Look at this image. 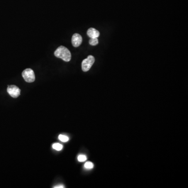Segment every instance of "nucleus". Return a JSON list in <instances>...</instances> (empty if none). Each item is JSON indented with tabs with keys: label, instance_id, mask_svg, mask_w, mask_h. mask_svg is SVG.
<instances>
[{
	"label": "nucleus",
	"instance_id": "nucleus-1",
	"mask_svg": "<svg viewBox=\"0 0 188 188\" xmlns=\"http://www.w3.org/2000/svg\"><path fill=\"white\" fill-rule=\"evenodd\" d=\"M54 56L57 58H60L65 62H69L71 59V53L68 48L64 46H60L54 51Z\"/></svg>",
	"mask_w": 188,
	"mask_h": 188
},
{
	"label": "nucleus",
	"instance_id": "nucleus-6",
	"mask_svg": "<svg viewBox=\"0 0 188 188\" xmlns=\"http://www.w3.org/2000/svg\"><path fill=\"white\" fill-rule=\"evenodd\" d=\"M87 34L90 38H98L100 35V33L98 31L94 28H90V29H88Z\"/></svg>",
	"mask_w": 188,
	"mask_h": 188
},
{
	"label": "nucleus",
	"instance_id": "nucleus-12",
	"mask_svg": "<svg viewBox=\"0 0 188 188\" xmlns=\"http://www.w3.org/2000/svg\"><path fill=\"white\" fill-rule=\"evenodd\" d=\"M54 188H65V186H63V185H58V186H54Z\"/></svg>",
	"mask_w": 188,
	"mask_h": 188
},
{
	"label": "nucleus",
	"instance_id": "nucleus-5",
	"mask_svg": "<svg viewBox=\"0 0 188 188\" xmlns=\"http://www.w3.org/2000/svg\"><path fill=\"white\" fill-rule=\"evenodd\" d=\"M82 43V37L80 34H74L72 38V44L73 47H78Z\"/></svg>",
	"mask_w": 188,
	"mask_h": 188
},
{
	"label": "nucleus",
	"instance_id": "nucleus-9",
	"mask_svg": "<svg viewBox=\"0 0 188 188\" xmlns=\"http://www.w3.org/2000/svg\"><path fill=\"white\" fill-rule=\"evenodd\" d=\"M59 139L60 141L63 142H68L69 141V138L67 136H63V135L60 134L59 136Z\"/></svg>",
	"mask_w": 188,
	"mask_h": 188
},
{
	"label": "nucleus",
	"instance_id": "nucleus-11",
	"mask_svg": "<svg viewBox=\"0 0 188 188\" xmlns=\"http://www.w3.org/2000/svg\"><path fill=\"white\" fill-rule=\"evenodd\" d=\"M78 161L80 162H83V161H86L87 157L86 156L84 155H80L78 156Z\"/></svg>",
	"mask_w": 188,
	"mask_h": 188
},
{
	"label": "nucleus",
	"instance_id": "nucleus-2",
	"mask_svg": "<svg viewBox=\"0 0 188 188\" xmlns=\"http://www.w3.org/2000/svg\"><path fill=\"white\" fill-rule=\"evenodd\" d=\"M95 62V58L92 56H89L87 58L83 60L81 63V68L84 72H87L90 70Z\"/></svg>",
	"mask_w": 188,
	"mask_h": 188
},
{
	"label": "nucleus",
	"instance_id": "nucleus-4",
	"mask_svg": "<svg viewBox=\"0 0 188 188\" xmlns=\"http://www.w3.org/2000/svg\"><path fill=\"white\" fill-rule=\"evenodd\" d=\"M7 92L13 98H17L20 95V90L15 85H10L7 87Z\"/></svg>",
	"mask_w": 188,
	"mask_h": 188
},
{
	"label": "nucleus",
	"instance_id": "nucleus-10",
	"mask_svg": "<svg viewBox=\"0 0 188 188\" xmlns=\"http://www.w3.org/2000/svg\"><path fill=\"white\" fill-rule=\"evenodd\" d=\"M84 167L86 169H92L94 167V164L92 162H86L84 165Z\"/></svg>",
	"mask_w": 188,
	"mask_h": 188
},
{
	"label": "nucleus",
	"instance_id": "nucleus-7",
	"mask_svg": "<svg viewBox=\"0 0 188 188\" xmlns=\"http://www.w3.org/2000/svg\"><path fill=\"white\" fill-rule=\"evenodd\" d=\"M52 148L53 149L56 151H60L62 150L63 148L62 145L60 143H54L52 145Z\"/></svg>",
	"mask_w": 188,
	"mask_h": 188
},
{
	"label": "nucleus",
	"instance_id": "nucleus-3",
	"mask_svg": "<svg viewBox=\"0 0 188 188\" xmlns=\"http://www.w3.org/2000/svg\"><path fill=\"white\" fill-rule=\"evenodd\" d=\"M22 76L24 80L28 83H32L35 80V75L34 72L31 69H27L22 72Z\"/></svg>",
	"mask_w": 188,
	"mask_h": 188
},
{
	"label": "nucleus",
	"instance_id": "nucleus-8",
	"mask_svg": "<svg viewBox=\"0 0 188 188\" xmlns=\"http://www.w3.org/2000/svg\"><path fill=\"white\" fill-rule=\"evenodd\" d=\"M89 43L92 46H96V45L98 44V40L97 39V38H90V41H89Z\"/></svg>",
	"mask_w": 188,
	"mask_h": 188
}]
</instances>
